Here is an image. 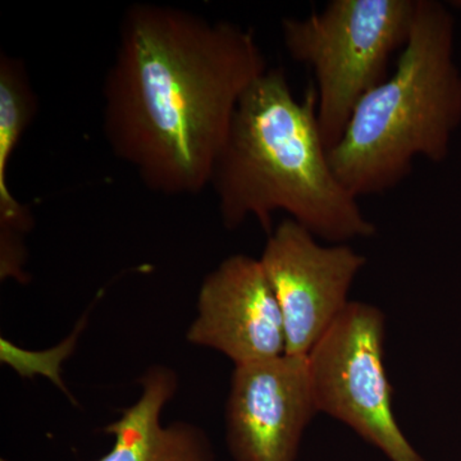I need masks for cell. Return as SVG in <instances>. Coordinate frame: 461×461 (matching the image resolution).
Instances as JSON below:
<instances>
[{
    "instance_id": "cell-12",
    "label": "cell",
    "mask_w": 461,
    "mask_h": 461,
    "mask_svg": "<svg viewBox=\"0 0 461 461\" xmlns=\"http://www.w3.org/2000/svg\"><path fill=\"white\" fill-rule=\"evenodd\" d=\"M455 5H456V7L461 8V2H455Z\"/></svg>"
},
{
    "instance_id": "cell-10",
    "label": "cell",
    "mask_w": 461,
    "mask_h": 461,
    "mask_svg": "<svg viewBox=\"0 0 461 461\" xmlns=\"http://www.w3.org/2000/svg\"><path fill=\"white\" fill-rule=\"evenodd\" d=\"M38 96L25 63L3 51L0 57V236L23 239L33 221L32 212L12 194L8 184L9 162L35 120Z\"/></svg>"
},
{
    "instance_id": "cell-1",
    "label": "cell",
    "mask_w": 461,
    "mask_h": 461,
    "mask_svg": "<svg viewBox=\"0 0 461 461\" xmlns=\"http://www.w3.org/2000/svg\"><path fill=\"white\" fill-rule=\"evenodd\" d=\"M267 69L251 30L173 5H130L103 86L105 140L149 190L202 193L240 99Z\"/></svg>"
},
{
    "instance_id": "cell-7",
    "label": "cell",
    "mask_w": 461,
    "mask_h": 461,
    "mask_svg": "<svg viewBox=\"0 0 461 461\" xmlns=\"http://www.w3.org/2000/svg\"><path fill=\"white\" fill-rule=\"evenodd\" d=\"M317 414L306 355L236 366L226 409L230 454L235 461H296Z\"/></svg>"
},
{
    "instance_id": "cell-8",
    "label": "cell",
    "mask_w": 461,
    "mask_h": 461,
    "mask_svg": "<svg viewBox=\"0 0 461 461\" xmlns=\"http://www.w3.org/2000/svg\"><path fill=\"white\" fill-rule=\"evenodd\" d=\"M187 339L235 366L286 354L284 318L259 259L236 254L206 276Z\"/></svg>"
},
{
    "instance_id": "cell-11",
    "label": "cell",
    "mask_w": 461,
    "mask_h": 461,
    "mask_svg": "<svg viewBox=\"0 0 461 461\" xmlns=\"http://www.w3.org/2000/svg\"><path fill=\"white\" fill-rule=\"evenodd\" d=\"M76 333L66 341L48 353H26L20 348L12 346L7 339H2V360L11 364L21 375L32 377V373H41L45 377H50L58 387L63 388L59 375V364L65 359L66 355L74 348Z\"/></svg>"
},
{
    "instance_id": "cell-6",
    "label": "cell",
    "mask_w": 461,
    "mask_h": 461,
    "mask_svg": "<svg viewBox=\"0 0 461 461\" xmlns=\"http://www.w3.org/2000/svg\"><path fill=\"white\" fill-rule=\"evenodd\" d=\"M259 260L280 305L291 355H308L338 320L366 264L348 245L323 247L291 218L269 233Z\"/></svg>"
},
{
    "instance_id": "cell-5",
    "label": "cell",
    "mask_w": 461,
    "mask_h": 461,
    "mask_svg": "<svg viewBox=\"0 0 461 461\" xmlns=\"http://www.w3.org/2000/svg\"><path fill=\"white\" fill-rule=\"evenodd\" d=\"M386 318L350 302L308 357L315 406L354 430L390 461H426L403 435L384 368Z\"/></svg>"
},
{
    "instance_id": "cell-2",
    "label": "cell",
    "mask_w": 461,
    "mask_h": 461,
    "mask_svg": "<svg viewBox=\"0 0 461 461\" xmlns=\"http://www.w3.org/2000/svg\"><path fill=\"white\" fill-rule=\"evenodd\" d=\"M211 185L229 230L253 217L271 233L282 211L333 245L377 233L330 167L317 91L296 100L284 68L267 69L240 99Z\"/></svg>"
},
{
    "instance_id": "cell-4",
    "label": "cell",
    "mask_w": 461,
    "mask_h": 461,
    "mask_svg": "<svg viewBox=\"0 0 461 461\" xmlns=\"http://www.w3.org/2000/svg\"><path fill=\"white\" fill-rule=\"evenodd\" d=\"M417 2L332 0L323 11L282 21L288 54L313 69L327 150L341 139L360 99L390 76L391 58L411 38Z\"/></svg>"
},
{
    "instance_id": "cell-9",
    "label": "cell",
    "mask_w": 461,
    "mask_h": 461,
    "mask_svg": "<svg viewBox=\"0 0 461 461\" xmlns=\"http://www.w3.org/2000/svg\"><path fill=\"white\" fill-rule=\"evenodd\" d=\"M140 399L105 427L113 447L96 461H215L204 430L177 421L160 423L163 408L177 390V375L166 366H151L140 379Z\"/></svg>"
},
{
    "instance_id": "cell-3",
    "label": "cell",
    "mask_w": 461,
    "mask_h": 461,
    "mask_svg": "<svg viewBox=\"0 0 461 461\" xmlns=\"http://www.w3.org/2000/svg\"><path fill=\"white\" fill-rule=\"evenodd\" d=\"M460 121L453 20L439 3L418 0L395 72L357 103L329 150L330 167L355 198L384 193L411 172L417 158L442 162Z\"/></svg>"
}]
</instances>
